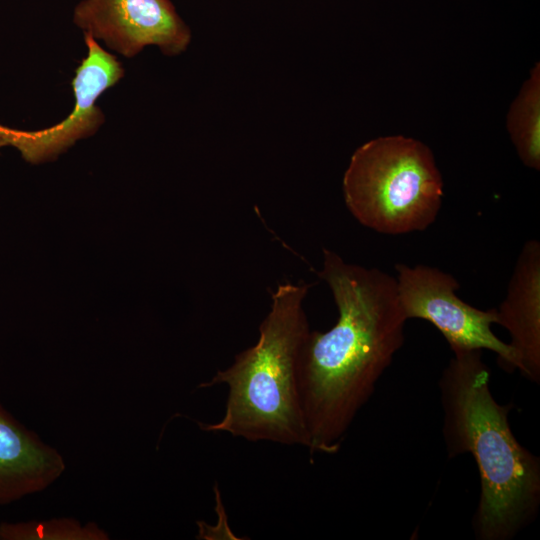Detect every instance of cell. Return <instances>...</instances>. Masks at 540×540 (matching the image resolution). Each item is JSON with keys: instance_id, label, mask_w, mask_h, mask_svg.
Listing matches in <instances>:
<instances>
[{"instance_id": "obj_1", "label": "cell", "mask_w": 540, "mask_h": 540, "mask_svg": "<svg viewBox=\"0 0 540 540\" xmlns=\"http://www.w3.org/2000/svg\"><path fill=\"white\" fill-rule=\"evenodd\" d=\"M324 280L338 309L335 325L311 331L303 344L298 385L311 454H335L360 409L404 342L407 318L396 279L346 263L323 248Z\"/></svg>"}, {"instance_id": "obj_2", "label": "cell", "mask_w": 540, "mask_h": 540, "mask_svg": "<svg viewBox=\"0 0 540 540\" xmlns=\"http://www.w3.org/2000/svg\"><path fill=\"white\" fill-rule=\"evenodd\" d=\"M453 354L439 381L447 455L469 453L478 468L476 538L509 540L538 513L540 459L514 436L508 421L512 404L494 399L482 350Z\"/></svg>"}, {"instance_id": "obj_3", "label": "cell", "mask_w": 540, "mask_h": 540, "mask_svg": "<svg viewBox=\"0 0 540 540\" xmlns=\"http://www.w3.org/2000/svg\"><path fill=\"white\" fill-rule=\"evenodd\" d=\"M310 287L303 281L279 284L271 292V308L259 326L256 344L237 354L234 362L217 371L209 382L198 386H228L223 418L217 423H199L202 430L308 449L298 368L310 332L303 308Z\"/></svg>"}, {"instance_id": "obj_4", "label": "cell", "mask_w": 540, "mask_h": 540, "mask_svg": "<svg viewBox=\"0 0 540 540\" xmlns=\"http://www.w3.org/2000/svg\"><path fill=\"white\" fill-rule=\"evenodd\" d=\"M345 204L363 226L388 235L427 229L442 204L431 150L404 136L379 137L353 153L343 177Z\"/></svg>"}, {"instance_id": "obj_5", "label": "cell", "mask_w": 540, "mask_h": 540, "mask_svg": "<svg viewBox=\"0 0 540 540\" xmlns=\"http://www.w3.org/2000/svg\"><path fill=\"white\" fill-rule=\"evenodd\" d=\"M397 292L408 319L430 322L443 335L453 352L487 349L497 354L503 369H519V361L509 343L492 331L498 323L497 309L481 310L456 294L458 281L435 267L396 264Z\"/></svg>"}, {"instance_id": "obj_6", "label": "cell", "mask_w": 540, "mask_h": 540, "mask_svg": "<svg viewBox=\"0 0 540 540\" xmlns=\"http://www.w3.org/2000/svg\"><path fill=\"white\" fill-rule=\"evenodd\" d=\"M74 23L110 49L133 57L145 46L156 45L167 55L188 46L189 28L170 0H82Z\"/></svg>"}, {"instance_id": "obj_7", "label": "cell", "mask_w": 540, "mask_h": 540, "mask_svg": "<svg viewBox=\"0 0 540 540\" xmlns=\"http://www.w3.org/2000/svg\"><path fill=\"white\" fill-rule=\"evenodd\" d=\"M88 54L76 69L72 80L75 106L60 123L37 131H21L0 125V136L6 145L17 148L30 163L53 159L77 140L94 134L104 122L96 100L124 75L116 57L106 52L97 41L85 35Z\"/></svg>"}, {"instance_id": "obj_8", "label": "cell", "mask_w": 540, "mask_h": 540, "mask_svg": "<svg viewBox=\"0 0 540 540\" xmlns=\"http://www.w3.org/2000/svg\"><path fill=\"white\" fill-rule=\"evenodd\" d=\"M65 470L62 454L0 404V505L46 490Z\"/></svg>"}, {"instance_id": "obj_9", "label": "cell", "mask_w": 540, "mask_h": 540, "mask_svg": "<svg viewBox=\"0 0 540 540\" xmlns=\"http://www.w3.org/2000/svg\"><path fill=\"white\" fill-rule=\"evenodd\" d=\"M498 323L510 335L519 371L540 382V243L528 240L521 249L507 294L497 309Z\"/></svg>"}, {"instance_id": "obj_10", "label": "cell", "mask_w": 540, "mask_h": 540, "mask_svg": "<svg viewBox=\"0 0 540 540\" xmlns=\"http://www.w3.org/2000/svg\"><path fill=\"white\" fill-rule=\"evenodd\" d=\"M508 130L520 159L529 168H540V68L530 78L513 102L508 114Z\"/></svg>"}, {"instance_id": "obj_11", "label": "cell", "mask_w": 540, "mask_h": 540, "mask_svg": "<svg viewBox=\"0 0 540 540\" xmlns=\"http://www.w3.org/2000/svg\"><path fill=\"white\" fill-rule=\"evenodd\" d=\"M109 534L95 522L84 525L75 518L1 522L0 540H108Z\"/></svg>"}, {"instance_id": "obj_12", "label": "cell", "mask_w": 540, "mask_h": 540, "mask_svg": "<svg viewBox=\"0 0 540 540\" xmlns=\"http://www.w3.org/2000/svg\"><path fill=\"white\" fill-rule=\"evenodd\" d=\"M3 146H7L6 142L3 140V138L0 136V148Z\"/></svg>"}]
</instances>
